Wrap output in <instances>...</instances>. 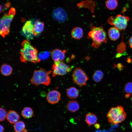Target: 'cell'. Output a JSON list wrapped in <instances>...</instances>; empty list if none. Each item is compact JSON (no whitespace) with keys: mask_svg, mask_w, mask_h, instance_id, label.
Here are the masks:
<instances>
[{"mask_svg":"<svg viewBox=\"0 0 132 132\" xmlns=\"http://www.w3.org/2000/svg\"><path fill=\"white\" fill-rule=\"evenodd\" d=\"M91 29L88 35L92 40V46L93 47L97 48L103 43H107V34L102 26L99 27L92 26Z\"/></svg>","mask_w":132,"mask_h":132,"instance_id":"7a4b0ae2","label":"cell"},{"mask_svg":"<svg viewBox=\"0 0 132 132\" xmlns=\"http://www.w3.org/2000/svg\"><path fill=\"white\" fill-rule=\"evenodd\" d=\"M103 72L100 70H97L94 72L92 75V78L96 82L100 81L103 77Z\"/></svg>","mask_w":132,"mask_h":132,"instance_id":"cb8c5ba5","label":"cell"},{"mask_svg":"<svg viewBox=\"0 0 132 132\" xmlns=\"http://www.w3.org/2000/svg\"><path fill=\"white\" fill-rule=\"evenodd\" d=\"M51 55L54 62L62 61L65 57L64 52L58 49L53 50L51 53Z\"/></svg>","mask_w":132,"mask_h":132,"instance_id":"7c38bea8","label":"cell"},{"mask_svg":"<svg viewBox=\"0 0 132 132\" xmlns=\"http://www.w3.org/2000/svg\"><path fill=\"white\" fill-rule=\"evenodd\" d=\"M23 132H27V130L26 129H25Z\"/></svg>","mask_w":132,"mask_h":132,"instance_id":"d6a6232c","label":"cell"},{"mask_svg":"<svg viewBox=\"0 0 132 132\" xmlns=\"http://www.w3.org/2000/svg\"><path fill=\"white\" fill-rule=\"evenodd\" d=\"M108 121L113 124H116L124 121L126 117V114L123 107L118 106L111 108L107 114Z\"/></svg>","mask_w":132,"mask_h":132,"instance_id":"3957f363","label":"cell"},{"mask_svg":"<svg viewBox=\"0 0 132 132\" xmlns=\"http://www.w3.org/2000/svg\"><path fill=\"white\" fill-rule=\"evenodd\" d=\"M51 71L47 72L45 69L41 68L35 70L31 79V83L36 86L40 84L48 86L51 83V78L49 75Z\"/></svg>","mask_w":132,"mask_h":132,"instance_id":"277c9868","label":"cell"},{"mask_svg":"<svg viewBox=\"0 0 132 132\" xmlns=\"http://www.w3.org/2000/svg\"><path fill=\"white\" fill-rule=\"evenodd\" d=\"M50 55L48 52L45 51L41 52L38 56V58L40 60H45L48 58Z\"/></svg>","mask_w":132,"mask_h":132,"instance_id":"4316f807","label":"cell"},{"mask_svg":"<svg viewBox=\"0 0 132 132\" xmlns=\"http://www.w3.org/2000/svg\"><path fill=\"white\" fill-rule=\"evenodd\" d=\"M118 5V2L117 0H107L105 2L106 7L110 10L115 9Z\"/></svg>","mask_w":132,"mask_h":132,"instance_id":"7402d4cb","label":"cell"},{"mask_svg":"<svg viewBox=\"0 0 132 132\" xmlns=\"http://www.w3.org/2000/svg\"><path fill=\"white\" fill-rule=\"evenodd\" d=\"M108 35L110 39L114 41L119 37L120 33L119 30L115 27H111L108 31Z\"/></svg>","mask_w":132,"mask_h":132,"instance_id":"9a60e30c","label":"cell"},{"mask_svg":"<svg viewBox=\"0 0 132 132\" xmlns=\"http://www.w3.org/2000/svg\"><path fill=\"white\" fill-rule=\"evenodd\" d=\"M12 71V67L8 65L3 64L1 67V72L4 76H7L10 75Z\"/></svg>","mask_w":132,"mask_h":132,"instance_id":"ffe728a7","label":"cell"},{"mask_svg":"<svg viewBox=\"0 0 132 132\" xmlns=\"http://www.w3.org/2000/svg\"><path fill=\"white\" fill-rule=\"evenodd\" d=\"M0 132H3L4 131V128L3 126L0 125Z\"/></svg>","mask_w":132,"mask_h":132,"instance_id":"4dcf8cb0","label":"cell"},{"mask_svg":"<svg viewBox=\"0 0 132 132\" xmlns=\"http://www.w3.org/2000/svg\"><path fill=\"white\" fill-rule=\"evenodd\" d=\"M25 126L22 121H18L14 124L13 127L15 132H23L25 129Z\"/></svg>","mask_w":132,"mask_h":132,"instance_id":"603a6c76","label":"cell"},{"mask_svg":"<svg viewBox=\"0 0 132 132\" xmlns=\"http://www.w3.org/2000/svg\"><path fill=\"white\" fill-rule=\"evenodd\" d=\"M129 19L127 16L119 14L115 17H110L108 19V22L109 24L113 25L119 30H124L127 26Z\"/></svg>","mask_w":132,"mask_h":132,"instance_id":"8992f818","label":"cell"},{"mask_svg":"<svg viewBox=\"0 0 132 132\" xmlns=\"http://www.w3.org/2000/svg\"><path fill=\"white\" fill-rule=\"evenodd\" d=\"M72 77L73 81L80 87L87 85L88 77L86 74L81 68H76L73 71Z\"/></svg>","mask_w":132,"mask_h":132,"instance_id":"52a82bcc","label":"cell"},{"mask_svg":"<svg viewBox=\"0 0 132 132\" xmlns=\"http://www.w3.org/2000/svg\"><path fill=\"white\" fill-rule=\"evenodd\" d=\"M53 76L56 75L63 76L71 70V67L67 66L62 61H55L52 67Z\"/></svg>","mask_w":132,"mask_h":132,"instance_id":"ba28073f","label":"cell"},{"mask_svg":"<svg viewBox=\"0 0 132 132\" xmlns=\"http://www.w3.org/2000/svg\"><path fill=\"white\" fill-rule=\"evenodd\" d=\"M67 107L69 111L74 112L79 109V105L78 102L77 101L72 100L70 101L67 103Z\"/></svg>","mask_w":132,"mask_h":132,"instance_id":"d6986e66","label":"cell"},{"mask_svg":"<svg viewBox=\"0 0 132 132\" xmlns=\"http://www.w3.org/2000/svg\"><path fill=\"white\" fill-rule=\"evenodd\" d=\"M34 25L31 21H26L23 25L22 31L26 37L28 39H31L33 38V30Z\"/></svg>","mask_w":132,"mask_h":132,"instance_id":"8fae6325","label":"cell"},{"mask_svg":"<svg viewBox=\"0 0 132 132\" xmlns=\"http://www.w3.org/2000/svg\"><path fill=\"white\" fill-rule=\"evenodd\" d=\"M44 27V23L39 21L35 22L33 30V34L36 36L41 33L43 30Z\"/></svg>","mask_w":132,"mask_h":132,"instance_id":"5bb4252c","label":"cell"},{"mask_svg":"<svg viewBox=\"0 0 132 132\" xmlns=\"http://www.w3.org/2000/svg\"><path fill=\"white\" fill-rule=\"evenodd\" d=\"M61 94L58 91L55 90H52L47 93L46 99L49 103L54 104L57 103L61 98Z\"/></svg>","mask_w":132,"mask_h":132,"instance_id":"30bf717a","label":"cell"},{"mask_svg":"<svg viewBox=\"0 0 132 132\" xmlns=\"http://www.w3.org/2000/svg\"><path fill=\"white\" fill-rule=\"evenodd\" d=\"M33 111L32 108L29 107H24L21 111V115L25 118H31L33 114Z\"/></svg>","mask_w":132,"mask_h":132,"instance_id":"44dd1931","label":"cell"},{"mask_svg":"<svg viewBox=\"0 0 132 132\" xmlns=\"http://www.w3.org/2000/svg\"><path fill=\"white\" fill-rule=\"evenodd\" d=\"M79 93L78 90L74 87L69 88L66 91L67 96L71 99H74L77 98L79 95Z\"/></svg>","mask_w":132,"mask_h":132,"instance_id":"2e32d148","label":"cell"},{"mask_svg":"<svg viewBox=\"0 0 132 132\" xmlns=\"http://www.w3.org/2000/svg\"><path fill=\"white\" fill-rule=\"evenodd\" d=\"M97 117L94 113H89L86 115L85 121L88 126L94 124L97 122Z\"/></svg>","mask_w":132,"mask_h":132,"instance_id":"ac0fdd59","label":"cell"},{"mask_svg":"<svg viewBox=\"0 0 132 132\" xmlns=\"http://www.w3.org/2000/svg\"><path fill=\"white\" fill-rule=\"evenodd\" d=\"M16 13L15 9L11 8L8 14L5 13L0 20V34L3 38L9 34L11 22Z\"/></svg>","mask_w":132,"mask_h":132,"instance_id":"5b68a950","label":"cell"},{"mask_svg":"<svg viewBox=\"0 0 132 132\" xmlns=\"http://www.w3.org/2000/svg\"><path fill=\"white\" fill-rule=\"evenodd\" d=\"M125 97L127 98L129 97L132 94V82L127 83L124 87Z\"/></svg>","mask_w":132,"mask_h":132,"instance_id":"d4e9b609","label":"cell"},{"mask_svg":"<svg viewBox=\"0 0 132 132\" xmlns=\"http://www.w3.org/2000/svg\"><path fill=\"white\" fill-rule=\"evenodd\" d=\"M0 121H3L7 118V113L6 110L3 108H0Z\"/></svg>","mask_w":132,"mask_h":132,"instance_id":"484cf974","label":"cell"},{"mask_svg":"<svg viewBox=\"0 0 132 132\" xmlns=\"http://www.w3.org/2000/svg\"><path fill=\"white\" fill-rule=\"evenodd\" d=\"M129 43L130 47L132 48V36L130 38L129 40Z\"/></svg>","mask_w":132,"mask_h":132,"instance_id":"f546056e","label":"cell"},{"mask_svg":"<svg viewBox=\"0 0 132 132\" xmlns=\"http://www.w3.org/2000/svg\"><path fill=\"white\" fill-rule=\"evenodd\" d=\"M126 46L125 44L122 42L118 46L117 48V51L119 53L123 52L125 50Z\"/></svg>","mask_w":132,"mask_h":132,"instance_id":"83f0119b","label":"cell"},{"mask_svg":"<svg viewBox=\"0 0 132 132\" xmlns=\"http://www.w3.org/2000/svg\"><path fill=\"white\" fill-rule=\"evenodd\" d=\"M19 118V114L14 111L10 110L7 113V119L11 124H15L18 121Z\"/></svg>","mask_w":132,"mask_h":132,"instance_id":"4fadbf2b","label":"cell"},{"mask_svg":"<svg viewBox=\"0 0 132 132\" xmlns=\"http://www.w3.org/2000/svg\"><path fill=\"white\" fill-rule=\"evenodd\" d=\"M11 5V3L9 2H8L4 5V6L3 7V10L6 9L8 8H9Z\"/></svg>","mask_w":132,"mask_h":132,"instance_id":"f1b7e54d","label":"cell"},{"mask_svg":"<svg viewBox=\"0 0 132 132\" xmlns=\"http://www.w3.org/2000/svg\"><path fill=\"white\" fill-rule=\"evenodd\" d=\"M20 59L21 62H31L34 63L40 61L36 49L32 45L28 40H24L22 43Z\"/></svg>","mask_w":132,"mask_h":132,"instance_id":"6da1fadb","label":"cell"},{"mask_svg":"<svg viewBox=\"0 0 132 132\" xmlns=\"http://www.w3.org/2000/svg\"><path fill=\"white\" fill-rule=\"evenodd\" d=\"M95 125V127L96 128H98L99 127V125L98 124H96Z\"/></svg>","mask_w":132,"mask_h":132,"instance_id":"1f68e13d","label":"cell"},{"mask_svg":"<svg viewBox=\"0 0 132 132\" xmlns=\"http://www.w3.org/2000/svg\"><path fill=\"white\" fill-rule=\"evenodd\" d=\"M83 31L82 29L79 27L74 28L71 32V35L74 38L79 39L81 38L83 35Z\"/></svg>","mask_w":132,"mask_h":132,"instance_id":"e0dca14e","label":"cell"},{"mask_svg":"<svg viewBox=\"0 0 132 132\" xmlns=\"http://www.w3.org/2000/svg\"><path fill=\"white\" fill-rule=\"evenodd\" d=\"M53 18L59 22H63L67 18V14L63 8L58 7L55 9L53 13Z\"/></svg>","mask_w":132,"mask_h":132,"instance_id":"9c48e42d","label":"cell"}]
</instances>
